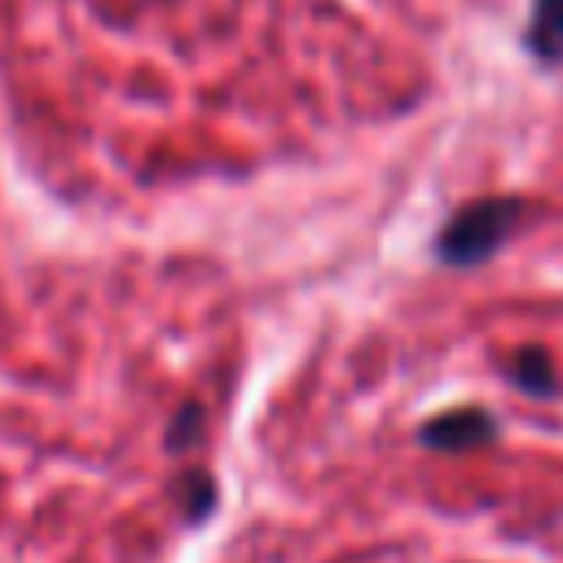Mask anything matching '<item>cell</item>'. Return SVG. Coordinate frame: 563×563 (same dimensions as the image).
Returning <instances> with one entry per match:
<instances>
[{
	"label": "cell",
	"instance_id": "7a4b0ae2",
	"mask_svg": "<svg viewBox=\"0 0 563 563\" xmlns=\"http://www.w3.org/2000/svg\"><path fill=\"white\" fill-rule=\"evenodd\" d=\"M497 431L501 422L484 405H453V409L431 413L418 427V444L431 453H475V449H488Z\"/></svg>",
	"mask_w": 563,
	"mask_h": 563
},
{
	"label": "cell",
	"instance_id": "8992f818",
	"mask_svg": "<svg viewBox=\"0 0 563 563\" xmlns=\"http://www.w3.org/2000/svg\"><path fill=\"white\" fill-rule=\"evenodd\" d=\"M202 431H207V413H202V405H198V400H185V405L172 413V422H167V453H185V449H194V444L202 440Z\"/></svg>",
	"mask_w": 563,
	"mask_h": 563
},
{
	"label": "cell",
	"instance_id": "3957f363",
	"mask_svg": "<svg viewBox=\"0 0 563 563\" xmlns=\"http://www.w3.org/2000/svg\"><path fill=\"white\" fill-rule=\"evenodd\" d=\"M506 378H510L523 396H532V400H554V396L563 391L559 365H554L550 347H541V343L515 347V352L506 356Z\"/></svg>",
	"mask_w": 563,
	"mask_h": 563
},
{
	"label": "cell",
	"instance_id": "6da1fadb",
	"mask_svg": "<svg viewBox=\"0 0 563 563\" xmlns=\"http://www.w3.org/2000/svg\"><path fill=\"white\" fill-rule=\"evenodd\" d=\"M528 211L523 194H479L444 216L431 251L444 268H479L519 238Z\"/></svg>",
	"mask_w": 563,
	"mask_h": 563
},
{
	"label": "cell",
	"instance_id": "277c9868",
	"mask_svg": "<svg viewBox=\"0 0 563 563\" xmlns=\"http://www.w3.org/2000/svg\"><path fill=\"white\" fill-rule=\"evenodd\" d=\"M523 53L537 66H563V0H532L528 4Z\"/></svg>",
	"mask_w": 563,
	"mask_h": 563
},
{
	"label": "cell",
	"instance_id": "5b68a950",
	"mask_svg": "<svg viewBox=\"0 0 563 563\" xmlns=\"http://www.w3.org/2000/svg\"><path fill=\"white\" fill-rule=\"evenodd\" d=\"M176 497H180V510L189 523H202L211 510H216V479L207 471H185L176 479Z\"/></svg>",
	"mask_w": 563,
	"mask_h": 563
}]
</instances>
